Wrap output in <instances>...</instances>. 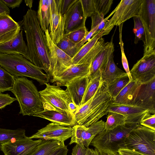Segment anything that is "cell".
Segmentation results:
<instances>
[{"instance_id":"cell-1","label":"cell","mask_w":155,"mask_h":155,"mask_svg":"<svg viewBox=\"0 0 155 155\" xmlns=\"http://www.w3.org/2000/svg\"><path fill=\"white\" fill-rule=\"evenodd\" d=\"M22 22L27 41L26 58L44 70L50 78L49 50L45 33L40 26L37 12L28 9Z\"/></svg>"},{"instance_id":"cell-2","label":"cell","mask_w":155,"mask_h":155,"mask_svg":"<svg viewBox=\"0 0 155 155\" xmlns=\"http://www.w3.org/2000/svg\"><path fill=\"white\" fill-rule=\"evenodd\" d=\"M112 101L107 84L102 80L93 97L78 108L74 114L76 124L87 127L98 121L107 114V109Z\"/></svg>"},{"instance_id":"cell-3","label":"cell","mask_w":155,"mask_h":155,"mask_svg":"<svg viewBox=\"0 0 155 155\" xmlns=\"http://www.w3.org/2000/svg\"><path fill=\"white\" fill-rule=\"evenodd\" d=\"M11 91L15 97L20 108L19 114L33 116L44 110L39 92L32 81L25 77H14Z\"/></svg>"},{"instance_id":"cell-4","label":"cell","mask_w":155,"mask_h":155,"mask_svg":"<svg viewBox=\"0 0 155 155\" xmlns=\"http://www.w3.org/2000/svg\"><path fill=\"white\" fill-rule=\"evenodd\" d=\"M0 65L14 77H29L41 85L48 83L50 79L41 68L20 54L0 53Z\"/></svg>"},{"instance_id":"cell-5","label":"cell","mask_w":155,"mask_h":155,"mask_svg":"<svg viewBox=\"0 0 155 155\" xmlns=\"http://www.w3.org/2000/svg\"><path fill=\"white\" fill-rule=\"evenodd\" d=\"M137 125L126 124L110 130L105 129L94 138L90 145L101 155L105 152H118L120 145Z\"/></svg>"},{"instance_id":"cell-6","label":"cell","mask_w":155,"mask_h":155,"mask_svg":"<svg viewBox=\"0 0 155 155\" xmlns=\"http://www.w3.org/2000/svg\"><path fill=\"white\" fill-rule=\"evenodd\" d=\"M123 148L145 155H155V130L137 125L120 145V148Z\"/></svg>"},{"instance_id":"cell-7","label":"cell","mask_w":155,"mask_h":155,"mask_svg":"<svg viewBox=\"0 0 155 155\" xmlns=\"http://www.w3.org/2000/svg\"><path fill=\"white\" fill-rule=\"evenodd\" d=\"M45 84V88L39 91L44 110H54L74 116L69 108L73 102L68 92L57 85Z\"/></svg>"},{"instance_id":"cell-8","label":"cell","mask_w":155,"mask_h":155,"mask_svg":"<svg viewBox=\"0 0 155 155\" xmlns=\"http://www.w3.org/2000/svg\"><path fill=\"white\" fill-rule=\"evenodd\" d=\"M139 16L145 32L143 55L155 52V0H143Z\"/></svg>"},{"instance_id":"cell-9","label":"cell","mask_w":155,"mask_h":155,"mask_svg":"<svg viewBox=\"0 0 155 155\" xmlns=\"http://www.w3.org/2000/svg\"><path fill=\"white\" fill-rule=\"evenodd\" d=\"M49 50L50 78L60 74L72 65V58L64 53L51 39L47 29L45 32Z\"/></svg>"},{"instance_id":"cell-10","label":"cell","mask_w":155,"mask_h":155,"mask_svg":"<svg viewBox=\"0 0 155 155\" xmlns=\"http://www.w3.org/2000/svg\"><path fill=\"white\" fill-rule=\"evenodd\" d=\"M143 0H122L114 9L113 16L107 21L106 29L118 26L131 18L139 16Z\"/></svg>"},{"instance_id":"cell-11","label":"cell","mask_w":155,"mask_h":155,"mask_svg":"<svg viewBox=\"0 0 155 155\" xmlns=\"http://www.w3.org/2000/svg\"><path fill=\"white\" fill-rule=\"evenodd\" d=\"M61 0H49L48 31L52 42L57 45L64 35L65 14L61 13Z\"/></svg>"},{"instance_id":"cell-12","label":"cell","mask_w":155,"mask_h":155,"mask_svg":"<svg viewBox=\"0 0 155 155\" xmlns=\"http://www.w3.org/2000/svg\"><path fill=\"white\" fill-rule=\"evenodd\" d=\"M105 122L100 120L87 127L78 124L74 125L72 127V134L69 144L75 143L89 148L94 138L105 129Z\"/></svg>"},{"instance_id":"cell-13","label":"cell","mask_w":155,"mask_h":155,"mask_svg":"<svg viewBox=\"0 0 155 155\" xmlns=\"http://www.w3.org/2000/svg\"><path fill=\"white\" fill-rule=\"evenodd\" d=\"M43 140H34L25 136L0 144V150L4 155H29Z\"/></svg>"},{"instance_id":"cell-14","label":"cell","mask_w":155,"mask_h":155,"mask_svg":"<svg viewBox=\"0 0 155 155\" xmlns=\"http://www.w3.org/2000/svg\"><path fill=\"white\" fill-rule=\"evenodd\" d=\"M134 80L140 84L146 83L155 77V52L143 55L130 71Z\"/></svg>"},{"instance_id":"cell-15","label":"cell","mask_w":155,"mask_h":155,"mask_svg":"<svg viewBox=\"0 0 155 155\" xmlns=\"http://www.w3.org/2000/svg\"><path fill=\"white\" fill-rule=\"evenodd\" d=\"M72 127H68L52 122L39 130L31 136L30 139H38L44 140H56L64 142L71 138Z\"/></svg>"},{"instance_id":"cell-16","label":"cell","mask_w":155,"mask_h":155,"mask_svg":"<svg viewBox=\"0 0 155 155\" xmlns=\"http://www.w3.org/2000/svg\"><path fill=\"white\" fill-rule=\"evenodd\" d=\"M133 105L147 109L151 114H155V77L140 85Z\"/></svg>"},{"instance_id":"cell-17","label":"cell","mask_w":155,"mask_h":155,"mask_svg":"<svg viewBox=\"0 0 155 155\" xmlns=\"http://www.w3.org/2000/svg\"><path fill=\"white\" fill-rule=\"evenodd\" d=\"M107 112H116L126 117V124L137 125L149 111L147 109L133 105L122 104L112 102L109 106Z\"/></svg>"},{"instance_id":"cell-18","label":"cell","mask_w":155,"mask_h":155,"mask_svg":"<svg viewBox=\"0 0 155 155\" xmlns=\"http://www.w3.org/2000/svg\"><path fill=\"white\" fill-rule=\"evenodd\" d=\"M91 63L72 65L60 74L51 78V83L59 86H66L72 80L77 78L89 75Z\"/></svg>"},{"instance_id":"cell-19","label":"cell","mask_w":155,"mask_h":155,"mask_svg":"<svg viewBox=\"0 0 155 155\" xmlns=\"http://www.w3.org/2000/svg\"><path fill=\"white\" fill-rule=\"evenodd\" d=\"M64 35L81 26L85 25L80 0H77L65 14Z\"/></svg>"},{"instance_id":"cell-20","label":"cell","mask_w":155,"mask_h":155,"mask_svg":"<svg viewBox=\"0 0 155 155\" xmlns=\"http://www.w3.org/2000/svg\"><path fill=\"white\" fill-rule=\"evenodd\" d=\"M19 25L8 14L0 15V44L15 38L20 32Z\"/></svg>"},{"instance_id":"cell-21","label":"cell","mask_w":155,"mask_h":155,"mask_svg":"<svg viewBox=\"0 0 155 155\" xmlns=\"http://www.w3.org/2000/svg\"><path fill=\"white\" fill-rule=\"evenodd\" d=\"M89 79V76L79 77L72 80L66 86L73 102L78 108L81 106Z\"/></svg>"},{"instance_id":"cell-22","label":"cell","mask_w":155,"mask_h":155,"mask_svg":"<svg viewBox=\"0 0 155 155\" xmlns=\"http://www.w3.org/2000/svg\"><path fill=\"white\" fill-rule=\"evenodd\" d=\"M114 45L110 50L106 64L101 73L102 81L107 84L119 78L127 75L119 68L115 63L114 60Z\"/></svg>"},{"instance_id":"cell-23","label":"cell","mask_w":155,"mask_h":155,"mask_svg":"<svg viewBox=\"0 0 155 155\" xmlns=\"http://www.w3.org/2000/svg\"><path fill=\"white\" fill-rule=\"evenodd\" d=\"M27 47L24 40L22 31L10 41L0 44V53L18 54L26 58Z\"/></svg>"},{"instance_id":"cell-24","label":"cell","mask_w":155,"mask_h":155,"mask_svg":"<svg viewBox=\"0 0 155 155\" xmlns=\"http://www.w3.org/2000/svg\"><path fill=\"white\" fill-rule=\"evenodd\" d=\"M33 116L43 118L66 127H72L76 124L74 116L62 114L54 110H44Z\"/></svg>"},{"instance_id":"cell-25","label":"cell","mask_w":155,"mask_h":155,"mask_svg":"<svg viewBox=\"0 0 155 155\" xmlns=\"http://www.w3.org/2000/svg\"><path fill=\"white\" fill-rule=\"evenodd\" d=\"M114 45L112 38L110 41L107 42L103 49L94 58L91 65L89 78L101 74L107 62L110 50Z\"/></svg>"},{"instance_id":"cell-26","label":"cell","mask_w":155,"mask_h":155,"mask_svg":"<svg viewBox=\"0 0 155 155\" xmlns=\"http://www.w3.org/2000/svg\"><path fill=\"white\" fill-rule=\"evenodd\" d=\"M114 27H111L106 29L103 28L92 37L78 50L72 58V65L79 64L84 57L89 52L96 43L104 35L108 34Z\"/></svg>"},{"instance_id":"cell-27","label":"cell","mask_w":155,"mask_h":155,"mask_svg":"<svg viewBox=\"0 0 155 155\" xmlns=\"http://www.w3.org/2000/svg\"><path fill=\"white\" fill-rule=\"evenodd\" d=\"M141 84L136 80L130 81L112 102L122 104L133 105L136 95Z\"/></svg>"},{"instance_id":"cell-28","label":"cell","mask_w":155,"mask_h":155,"mask_svg":"<svg viewBox=\"0 0 155 155\" xmlns=\"http://www.w3.org/2000/svg\"><path fill=\"white\" fill-rule=\"evenodd\" d=\"M64 145L57 140H43L29 155H48Z\"/></svg>"},{"instance_id":"cell-29","label":"cell","mask_w":155,"mask_h":155,"mask_svg":"<svg viewBox=\"0 0 155 155\" xmlns=\"http://www.w3.org/2000/svg\"><path fill=\"white\" fill-rule=\"evenodd\" d=\"M49 0L39 1L37 17L42 30L45 32L48 29L49 24Z\"/></svg>"},{"instance_id":"cell-30","label":"cell","mask_w":155,"mask_h":155,"mask_svg":"<svg viewBox=\"0 0 155 155\" xmlns=\"http://www.w3.org/2000/svg\"><path fill=\"white\" fill-rule=\"evenodd\" d=\"M130 82L127 75L119 78L107 84V89L112 100L115 98L122 89Z\"/></svg>"},{"instance_id":"cell-31","label":"cell","mask_w":155,"mask_h":155,"mask_svg":"<svg viewBox=\"0 0 155 155\" xmlns=\"http://www.w3.org/2000/svg\"><path fill=\"white\" fill-rule=\"evenodd\" d=\"M127 118L125 116L116 112H109L107 120L105 122V129L112 130L119 126L126 124Z\"/></svg>"},{"instance_id":"cell-32","label":"cell","mask_w":155,"mask_h":155,"mask_svg":"<svg viewBox=\"0 0 155 155\" xmlns=\"http://www.w3.org/2000/svg\"><path fill=\"white\" fill-rule=\"evenodd\" d=\"M89 79L81 106L86 103L93 97L102 81L101 74Z\"/></svg>"},{"instance_id":"cell-33","label":"cell","mask_w":155,"mask_h":155,"mask_svg":"<svg viewBox=\"0 0 155 155\" xmlns=\"http://www.w3.org/2000/svg\"><path fill=\"white\" fill-rule=\"evenodd\" d=\"M15 77L0 65V93L11 91L15 82Z\"/></svg>"},{"instance_id":"cell-34","label":"cell","mask_w":155,"mask_h":155,"mask_svg":"<svg viewBox=\"0 0 155 155\" xmlns=\"http://www.w3.org/2000/svg\"><path fill=\"white\" fill-rule=\"evenodd\" d=\"M25 135V130L23 129L11 130L0 128V144L14 138Z\"/></svg>"},{"instance_id":"cell-35","label":"cell","mask_w":155,"mask_h":155,"mask_svg":"<svg viewBox=\"0 0 155 155\" xmlns=\"http://www.w3.org/2000/svg\"><path fill=\"white\" fill-rule=\"evenodd\" d=\"M56 45L72 58L78 51L76 44L72 41L65 35Z\"/></svg>"},{"instance_id":"cell-36","label":"cell","mask_w":155,"mask_h":155,"mask_svg":"<svg viewBox=\"0 0 155 155\" xmlns=\"http://www.w3.org/2000/svg\"><path fill=\"white\" fill-rule=\"evenodd\" d=\"M134 26L133 31L135 35L134 42L137 44L139 41L141 40L143 44L145 42V32L143 25L139 16L133 17Z\"/></svg>"},{"instance_id":"cell-37","label":"cell","mask_w":155,"mask_h":155,"mask_svg":"<svg viewBox=\"0 0 155 155\" xmlns=\"http://www.w3.org/2000/svg\"><path fill=\"white\" fill-rule=\"evenodd\" d=\"M88 32L85 25H84L64 35L72 41L77 44L83 40Z\"/></svg>"},{"instance_id":"cell-38","label":"cell","mask_w":155,"mask_h":155,"mask_svg":"<svg viewBox=\"0 0 155 155\" xmlns=\"http://www.w3.org/2000/svg\"><path fill=\"white\" fill-rule=\"evenodd\" d=\"M123 23L121 24L119 26V45H120L121 54V61L123 67L126 71V73L127 74L129 79L130 81L133 80L129 70L128 63L125 54L124 49V43L122 38V30Z\"/></svg>"},{"instance_id":"cell-39","label":"cell","mask_w":155,"mask_h":155,"mask_svg":"<svg viewBox=\"0 0 155 155\" xmlns=\"http://www.w3.org/2000/svg\"><path fill=\"white\" fill-rule=\"evenodd\" d=\"M96 12L104 16L110 10L113 0H94Z\"/></svg>"},{"instance_id":"cell-40","label":"cell","mask_w":155,"mask_h":155,"mask_svg":"<svg viewBox=\"0 0 155 155\" xmlns=\"http://www.w3.org/2000/svg\"><path fill=\"white\" fill-rule=\"evenodd\" d=\"M84 20L91 17L96 12L94 0H80Z\"/></svg>"},{"instance_id":"cell-41","label":"cell","mask_w":155,"mask_h":155,"mask_svg":"<svg viewBox=\"0 0 155 155\" xmlns=\"http://www.w3.org/2000/svg\"><path fill=\"white\" fill-rule=\"evenodd\" d=\"M139 124L155 130V114L148 112L140 121Z\"/></svg>"},{"instance_id":"cell-42","label":"cell","mask_w":155,"mask_h":155,"mask_svg":"<svg viewBox=\"0 0 155 155\" xmlns=\"http://www.w3.org/2000/svg\"><path fill=\"white\" fill-rule=\"evenodd\" d=\"M16 100V98L11 97L8 94L0 93V109L5 107Z\"/></svg>"},{"instance_id":"cell-43","label":"cell","mask_w":155,"mask_h":155,"mask_svg":"<svg viewBox=\"0 0 155 155\" xmlns=\"http://www.w3.org/2000/svg\"><path fill=\"white\" fill-rule=\"evenodd\" d=\"M91 29L98 27L104 19V16L96 12L91 17Z\"/></svg>"},{"instance_id":"cell-44","label":"cell","mask_w":155,"mask_h":155,"mask_svg":"<svg viewBox=\"0 0 155 155\" xmlns=\"http://www.w3.org/2000/svg\"><path fill=\"white\" fill-rule=\"evenodd\" d=\"M87 148L82 144H76L73 147L72 155H86Z\"/></svg>"},{"instance_id":"cell-45","label":"cell","mask_w":155,"mask_h":155,"mask_svg":"<svg viewBox=\"0 0 155 155\" xmlns=\"http://www.w3.org/2000/svg\"><path fill=\"white\" fill-rule=\"evenodd\" d=\"M61 0V13L62 15H64L65 14L68 10L77 0Z\"/></svg>"},{"instance_id":"cell-46","label":"cell","mask_w":155,"mask_h":155,"mask_svg":"<svg viewBox=\"0 0 155 155\" xmlns=\"http://www.w3.org/2000/svg\"><path fill=\"white\" fill-rule=\"evenodd\" d=\"M118 152L120 155H145L136 151L127 148H120Z\"/></svg>"},{"instance_id":"cell-47","label":"cell","mask_w":155,"mask_h":155,"mask_svg":"<svg viewBox=\"0 0 155 155\" xmlns=\"http://www.w3.org/2000/svg\"><path fill=\"white\" fill-rule=\"evenodd\" d=\"M6 5L12 9L19 7L22 2V0H2Z\"/></svg>"},{"instance_id":"cell-48","label":"cell","mask_w":155,"mask_h":155,"mask_svg":"<svg viewBox=\"0 0 155 155\" xmlns=\"http://www.w3.org/2000/svg\"><path fill=\"white\" fill-rule=\"evenodd\" d=\"M68 150L67 146L64 145L48 155H67Z\"/></svg>"},{"instance_id":"cell-49","label":"cell","mask_w":155,"mask_h":155,"mask_svg":"<svg viewBox=\"0 0 155 155\" xmlns=\"http://www.w3.org/2000/svg\"><path fill=\"white\" fill-rule=\"evenodd\" d=\"M10 10L9 8L6 5L2 0H0V15L3 14H9Z\"/></svg>"},{"instance_id":"cell-50","label":"cell","mask_w":155,"mask_h":155,"mask_svg":"<svg viewBox=\"0 0 155 155\" xmlns=\"http://www.w3.org/2000/svg\"><path fill=\"white\" fill-rule=\"evenodd\" d=\"M115 12V10L114 9L112 12L110 13V14L107 16V17L105 18H104V19L103 21L101 22V24L98 26V28L97 29V31H96L95 34L98 32L99 31H100L104 27L107 21L108 20L109 18Z\"/></svg>"},{"instance_id":"cell-51","label":"cell","mask_w":155,"mask_h":155,"mask_svg":"<svg viewBox=\"0 0 155 155\" xmlns=\"http://www.w3.org/2000/svg\"><path fill=\"white\" fill-rule=\"evenodd\" d=\"M98 153L99 152L96 149L94 150L88 148H87L86 155H98Z\"/></svg>"},{"instance_id":"cell-52","label":"cell","mask_w":155,"mask_h":155,"mask_svg":"<svg viewBox=\"0 0 155 155\" xmlns=\"http://www.w3.org/2000/svg\"><path fill=\"white\" fill-rule=\"evenodd\" d=\"M33 1L32 0H25V2L26 4V5L28 6V7L31 9L32 7V5L33 3Z\"/></svg>"},{"instance_id":"cell-53","label":"cell","mask_w":155,"mask_h":155,"mask_svg":"<svg viewBox=\"0 0 155 155\" xmlns=\"http://www.w3.org/2000/svg\"><path fill=\"white\" fill-rule=\"evenodd\" d=\"M101 155H120L118 152L113 153L110 152H105Z\"/></svg>"},{"instance_id":"cell-54","label":"cell","mask_w":155,"mask_h":155,"mask_svg":"<svg viewBox=\"0 0 155 155\" xmlns=\"http://www.w3.org/2000/svg\"><path fill=\"white\" fill-rule=\"evenodd\" d=\"M98 155H101L99 153Z\"/></svg>"}]
</instances>
